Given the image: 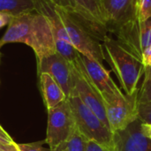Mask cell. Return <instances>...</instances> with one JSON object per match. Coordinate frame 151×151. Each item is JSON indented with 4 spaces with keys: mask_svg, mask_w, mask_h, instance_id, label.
Returning <instances> with one entry per match:
<instances>
[{
    "mask_svg": "<svg viewBox=\"0 0 151 151\" xmlns=\"http://www.w3.org/2000/svg\"><path fill=\"white\" fill-rule=\"evenodd\" d=\"M137 119L125 130L114 134L116 151H151V141L142 132Z\"/></svg>",
    "mask_w": 151,
    "mask_h": 151,
    "instance_id": "12",
    "label": "cell"
},
{
    "mask_svg": "<svg viewBox=\"0 0 151 151\" xmlns=\"http://www.w3.org/2000/svg\"><path fill=\"white\" fill-rule=\"evenodd\" d=\"M138 119L142 123L151 124V103L138 104Z\"/></svg>",
    "mask_w": 151,
    "mask_h": 151,
    "instance_id": "20",
    "label": "cell"
},
{
    "mask_svg": "<svg viewBox=\"0 0 151 151\" xmlns=\"http://www.w3.org/2000/svg\"><path fill=\"white\" fill-rule=\"evenodd\" d=\"M0 136H2V137H4V138H6V139H8V140H12L11 137H10V135L4 130V128L0 126Z\"/></svg>",
    "mask_w": 151,
    "mask_h": 151,
    "instance_id": "28",
    "label": "cell"
},
{
    "mask_svg": "<svg viewBox=\"0 0 151 151\" xmlns=\"http://www.w3.org/2000/svg\"><path fill=\"white\" fill-rule=\"evenodd\" d=\"M74 117L68 100L48 110V125L45 142L50 151H58L76 129Z\"/></svg>",
    "mask_w": 151,
    "mask_h": 151,
    "instance_id": "5",
    "label": "cell"
},
{
    "mask_svg": "<svg viewBox=\"0 0 151 151\" xmlns=\"http://www.w3.org/2000/svg\"><path fill=\"white\" fill-rule=\"evenodd\" d=\"M38 64V73L50 74L60 86L66 97L73 94V64L60 56L58 52L41 59Z\"/></svg>",
    "mask_w": 151,
    "mask_h": 151,
    "instance_id": "11",
    "label": "cell"
},
{
    "mask_svg": "<svg viewBox=\"0 0 151 151\" xmlns=\"http://www.w3.org/2000/svg\"><path fill=\"white\" fill-rule=\"evenodd\" d=\"M56 5L67 9V10H72L75 8V4L73 2V0H51Z\"/></svg>",
    "mask_w": 151,
    "mask_h": 151,
    "instance_id": "23",
    "label": "cell"
},
{
    "mask_svg": "<svg viewBox=\"0 0 151 151\" xmlns=\"http://www.w3.org/2000/svg\"><path fill=\"white\" fill-rule=\"evenodd\" d=\"M40 82L44 103L48 110L56 107L67 99L58 82L48 73H40Z\"/></svg>",
    "mask_w": 151,
    "mask_h": 151,
    "instance_id": "14",
    "label": "cell"
},
{
    "mask_svg": "<svg viewBox=\"0 0 151 151\" xmlns=\"http://www.w3.org/2000/svg\"><path fill=\"white\" fill-rule=\"evenodd\" d=\"M12 142H13V140H8L6 138L0 136V144H9V143H12Z\"/></svg>",
    "mask_w": 151,
    "mask_h": 151,
    "instance_id": "29",
    "label": "cell"
},
{
    "mask_svg": "<svg viewBox=\"0 0 151 151\" xmlns=\"http://www.w3.org/2000/svg\"><path fill=\"white\" fill-rule=\"evenodd\" d=\"M78 62L104 103L124 94L121 88L113 81L110 72L105 69L104 65L81 54L78 58Z\"/></svg>",
    "mask_w": 151,
    "mask_h": 151,
    "instance_id": "9",
    "label": "cell"
},
{
    "mask_svg": "<svg viewBox=\"0 0 151 151\" xmlns=\"http://www.w3.org/2000/svg\"><path fill=\"white\" fill-rule=\"evenodd\" d=\"M73 2L75 4L74 10L108 26L101 0H73Z\"/></svg>",
    "mask_w": 151,
    "mask_h": 151,
    "instance_id": "15",
    "label": "cell"
},
{
    "mask_svg": "<svg viewBox=\"0 0 151 151\" xmlns=\"http://www.w3.org/2000/svg\"><path fill=\"white\" fill-rule=\"evenodd\" d=\"M77 127V126H76ZM88 139L85 137L80 130L76 127L71 137L67 140V142L59 149L58 151H86L87 142Z\"/></svg>",
    "mask_w": 151,
    "mask_h": 151,
    "instance_id": "17",
    "label": "cell"
},
{
    "mask_svg": "<svg viewBox=\"0 0 151 151\" xmlns=\"http://www.w3.org/2000/svg\"><path fill=\"white\" fill-rule=\"evenodd\" d=\"M141 129L142 134L151 141V124L150 123H142Z\"/></svg>",
    "mask_w": 151,
    "mask_h": 151,
    "instance_id": "26",
    "label": "cell"
},
{
    "mask_svg": "<svg viewBox=\"0 0 151 151\" xmlns=\"http://www.w3.org/2000/svg\"><path fill=\"white\" fill-rule=\"evenodd\" d=\"M57 10L64 23L69 39L73 47L81 54L103 65L104 51L101 43L67 9L57 5Z\"/></svg>",
    "mask_w": 151,
    "mask_h": 151,
    "instance_id": "4",
    "label": "cell"
},
{
    "mask_svg": "<svg viewBox=\"0 0 151 151\" xmlns=\"http://www.w3.org/2000/svg\"><path fill=\"white\" fill-rule=\"evenodd\" d=\"M8 43H24L29 46L35 51L37 62L57 52L50 26L46 18L36 12L12 17L0 39V48Z\"/></svg>",
    "mask_w": 151,
    "mask_h": 151,
    "instance_id": "1",
    "label": "cell"
},
{
    "mask_svg": "<svg viewBox=\"0 0 151 151\" xmlns=\"http://www.w3.org/2000/svg\"><path fill=\"white\" fill-rule=\"evenodd\" d=\"M77 128L88 140L99 143L107 151H116L114 134L111 129L77 96L67 98Z\"/></svg>",
    "mask_w": 151,
    "mask_h": 151,
    "instance_id": "3",
    "label": "cell"
},
{
    "mask_svg": "<svg viewBox=\"0 0 151 151\" xmlns=\"http://www.w3.org/2000/svg\"><path fill=\"white\" fill-rule=\"evenodd\" d=\"M0 151H19L16 143L13 142L9 144H0Z\"/></svg>",
    "mask_w": 151,
    "mask_h": 151,
    "instance_id": "27",
    "label": "cell"
},
{
    "mask_svg": "<svg viewBox=\"0 0 151 151\" xmlns=\"http://www.w3.org/2000/svg\"><path fill=\"white\" fill-rule=\"evenodd\" d=\"M73 94L77 96L109 128V123L106 118L105 107L104 102L96 88L89 82L78 60L73 64Z\"/></svg>",
    "mask_w": 151,
    "mask_h": 151,
    "instance_id": "10",
    "label": "cell"
},
{
    "mask_svg": "<svg viewBox=\"0 0 151 151\" xmlns=\"http://www.w3.org/2000/svg\"><path fill=\"white\" fill-rule=\"evenodd\" d=\"M151 103V68L145 69L144 81L138 92V104Z\"/></svg>",
    "mask_w": 151,
    "mask_h": 151,
    "instance_id": "18",
    "label": "cell"
},
{
    "mask_svg": "<svg viewBox=\"0 0 151 151\" xmlns=\"http://www.w3.org/2000/svg\"><path fill=\"white\" fill-rule=\"evenodd\" d=\"M86 151H107L105 149H104L99 143L93 140H88L87 142Z\"/></svg>",
    "mask_w": 151,
    "mask_h": 151,
    "instance_id": "24",
    "label": "cell"
},
{
    "mask_svg": "<svg viewBox=\"0 0 151 151\" xmlns=\"http://www.w3.org/2000/svg\"><path fill=\"white\" fill-rule=\"evenodd\" d=\"M63 151H66V150H63Z\"/></svg>",
    "mask_w": 151,
    "mask_h": 151,
    "instance_id": "30",
    "label": "cell"
},
{
    "mask_svg": "<svg viewBox=\"0 0 151 151\" xmlns=\"http://www.w3.org/2000/svg\"><path fill=\"white\" fill-rule=\"evenodd\" d=\"M135 18L142 22L151 18V0H137Z\"/></svg>",
    "mask_w": 151,
    "mask_h": 151,
    "instance_id": "19",
    "label": "cell"
},
{
    "mask_svg": "<svg viewBox=\"0 0 151 151\" xmlns=\"http://www.w3.org/2000/svg\"><path fill=\"white\" fill-rule=\"evenodd\" d=\"M110 31L120 45L140 59L143 51L151 45V18L142 22L135 18Z\"/></svg>",
    "mask_w": 151,
    "mask_h": 151,
    "instance_id": "7",
    "label": "cell"
},
{
    "mask_svg": "<svg viewBox=\"0 0 151 151\" xmlns=\"http://www.w3.org/2000/svg\"><path fill=\"white\" fill-rule=\"evenodd\" d=\"M12 15L8 14V13H4V12H0V28L8 26L11 19H12Z\"/></svg>",
    "mask_w": 151,
    "mask_h": 151,
    "instance_id": "25",
    "label": "cell"
},
{
    "mask_svg": "<svg viewBox=\"0 0 151 151\" xmlns=\"http://www.w3.org/2000/svg\"><path fill=\"white\" fill-rule=\"evenodd\" d=\"M35 12L43 15L48 20L53 33L57 52L68 62L74 64L81 53L72 44L57 5L51 0H35Z\"/></svg>",
    "mask_w": 151,
    "mask_h": 151,
    "instance_id": "6",
    "label": "cell"
},
{
    "mask_svg": "<svg viewBox=\"0 0 151 151\" xmlns=\"http://www.w3.org/2000/svg\"><path fill=\"white\" fill-rule=\"evenodd\" d=\"M143 66H144V71L145 69H150L151 68V45L149 46L142 53V58H141Z\"/></svg>",
    "mask_w": 151,
    "mask_h": 151,
    "instance_id": "22",
    "label": "cell"
},
{
    "mask_svg": "<svg viewBox=\"0 0 151 151\" xmlns=\"http://www.w3.org/2000/svg\"><path fill=\"white\" fill-rule=\"evenodd\" d=\"M104 58L116 74L121 88L127 96L139 92L138 83L144 74L142 60L120 45L111 35L103 42Z\"/></svg>",
    "mask_w": 151,
    "mask_h": 151,
    "instance_id": "2",
    "label": "cell"
},
{
    "mask_svg": "<svg viewBox=\"0 0 151 151\" xmlns=\"http://www.w3.org/2000/svg\"><path fill=\"white\" fill-rule=\"evenodd\" d=\"M45 142H35V143H16L17 148L19 151H50V149L42 147V143Z\"/></svg>",
    "mask_w": 151,
    "mask_h": 151,
    "instance_id": "21",
    "label": "cell"
},
{
    "mask_svg": "<svg viewBox=\"0 0 151 151\" xmlns=\"http://www.w3.org/2000/svg\"><path fill=\"white\" fill-rule=\"evenodd\" d=\"M101 2L110 29L135 19L137 0H101Z\"/></svg>",
    "mask_w": 151,
    "mask_h": 151,
    "instance_id": "13",
    "label": "cell"
},
{
    "mask_svg": "<svg viewBox=\"0 0 151 151\" xmlns=\"http://www.w3.org/2000/svg\"><path fill=\"white\" fill-rule=\"evenodd\" d=\"M35 0H0V12L17 16L35 12Z\"/></svg>",
    "mask_w": 151,
    "mask_h": 151,
    "instance_id": "16",
    "label": "cell"
},
{
    "mask_svg": "<svg viewBox=\"0 0 151 151\" xmlns=\"http://www.w3.org/2000/svg\"><path fill=\"white\" fill-rule=\"evenodd\" d=\"M111 131L114 134L125 130L138 119V93L123 94L104 103Z\"/></svg>",
    "mask_w": 151,
    "mask_h": 151,
    "instance_id": "8",
    "label": "cell"
}]
</instances>
